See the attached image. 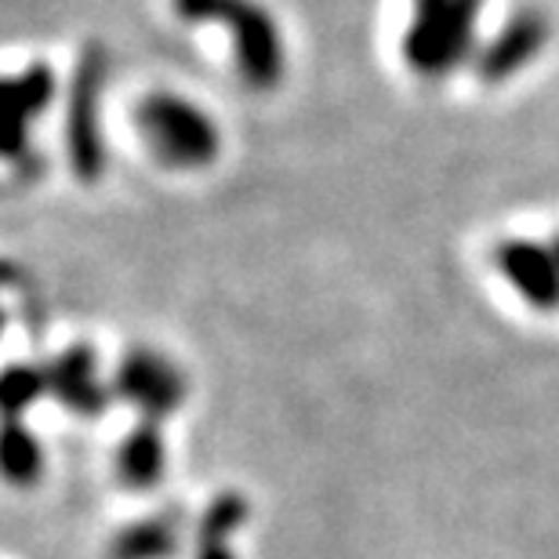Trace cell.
Here are the masks:
<instances>
[{
    "mask_svg": "<svg viewBox=\"0 0 559 559\" xmlns=\"http://www.w3.org/2000/svg\"><path fill=\"white\" fill-rule=\"evenodd\" d=\"M142 131L153 150L171 164H204L215 153V131L207 117L178 98H153L142 109Z\"/></svg>",
    "mask_w": 559,
    "mask_h": 559,
    "instance_id": "1",
    "label": "cell"
}]
</instances>
